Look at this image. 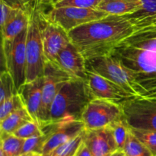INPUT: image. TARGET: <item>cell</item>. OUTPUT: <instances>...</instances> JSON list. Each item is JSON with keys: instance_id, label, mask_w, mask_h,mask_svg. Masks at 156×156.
Wrapping results in <instances>:
<instances>
[{"instance_id": "cell-1", "label": "cell", "mask_w": 156, "mask_h": 156, "mask_svg": "<svg viewBox=\"0 0 156 156\" xmlns=\"http://www.w3.org/2000/svg\"><path fill=\"white\" fill-rule=\"evenodd\" d=\"M111 55L132 75L144 97L156 98V25L136 30Z\"/></svg>"}, {"instance_id": "cell-2", "label": "cell", "mask_w": 156, "mask_h": 156, "mask_svg": "<svg viewBox=\"0 0 156 156\" xmlns=\"http://www.w3.org/2000/svg\"><path fill=\"white\" fill-rule=\"evenodd\" d=\"M136 31L125 15H108L68 32L71 42L85 59L107 56Z\"/></svg>"}, {"instance_id": "cell-3", "label": "cell", "mask_w": 156, "mask_h": 156, "mask_svg": "<svg viewBox=\"0 0 156 156\" xmlns=\"http://www.w3.org/2000/svg\"><path fill=\"white\" fill-rule=\"evenodd\" d=\"M93 99L86 81L72 79L62 86L53 100L50 123L81 120L85 107Z\"/></svg>"}, {"instance_id": "cell-4", "label": "cell", "mask_w": 156, "mask_h": 156, "mask_svg": "<svg viewBox=\"0 0 156 156\" xmlns=\"http://www.w3.org/2000/svg\"><path fill=\"white\" fill-rule=\"evenodd\" d=\"M43 5L33 0L30 6V20L26 39L27 73L26 82H31L44 76L46 59L42 39Z\"/></svg>"}, {"instance_id": "cell-5", "label": "cell", "mask_w": 156, "mask_h": 156, "mask_svg": "<svg viewBox=\"0 0 156 156\" xmlns=\"http://www.w3.org/2000/svg\"><path fill=\"white\" fill-rule=\"evenodd\" d=\"M87 69L94 72L120 85L128 93L136 97H144L143 90L129 72L110 55L86 59Z\"/></svg>"}, {"instance_id": "cell-6", "label": "cell", "mask_w": 156, "mask_h": 156, "mask_svg": "<svg viewBox=\"0 0 156 156\" xmlns=\"http://www.w3.org/2000/svg\"><path fill=\"white\" fill-rule=\"evenodd\" d=\"M27 27L18 36L11 40H3L2 42L5 69L11 74L16 88L19 89L26 82L27 54L26 39Z\"/></svg>"}, {"instance_id": "cell-7", "label": "cell", "mask_w": 156, "mask_h": 156, "mask_svg": "<svg viewBox=\"0 0 156 156\" xmlns=\"http://www.w3.org/2000/svg\"><path fill=\"white\" fill-rule=\"evenodd\" d=\"M121 108L129 128L156 131V98H134Z\"/></svg>"}, {"instance_id": "cell-8", "label": "cell", "mask_w": 156, "mask_h": 156, "mask_svg": "<svg viewBox=\"0 0 156 156\" xmlns=\"http://www.w3.org/2000/svg\"><path fill=\"white\" fill-rule=\"evenodd\" d=\"M44 86L42 94V106H41L40 125L50 123V109L53 100L59 90L64 85L74 78L66 73L57 64L46 60L44 73Z\"/></svg>"}, {"instance_id": "cell-9", "label": "cell", "mask_w": 156, "mask_h": 156, "mask_svg": "<svg viewBox=\"0 0 156 156\" xmlns=\"http://www.w3.org/2000/svg\"><path fill=\"white\" fill-rule=\"evenodd\" d=\"M123 117L120 105L103 99L94 98L87 105L81 117L86 130L99 129Z\"/></svg>"}, {"instance_id": "cell-10", "label": "cell", "mask_w": 156, "mask_h": 156, "mask_svg": "<svg viewBox=\"0 0 156 156\" xmlns=\"http://www.w3.org/2000/svg\"><path fill=\"white\" fill-rule=\"evenodd\" d=\"M107 15H108V13L97 9L75 6L52 7L51 10L46 13L47 18L59 24L67 32L90 21L101 19Z\"/></svg>"}, {"instance_id": "cell-11", "label": "cell", "mask_w": 156, "mask_h": 156, "mask_svg": "<svg viewBox=\"0 0 156 156\" xmlns=\"http://www.w3.org/2000/svg\"><path fill=\"white\" fill-rule=\"evenodd\" d=\"M41 128L44 134L47 135L43 147L42 155L44 156L48 155L55 149L78 136L85 130V125L81 120L49 123Z\"/></svg>"}, {"instance_id": "cell-12", "label": "cell", "mask_w": 156, "mask_h": 156, "mask_svg": "<svg viewBox=\"0 0 156 156\" xmlns=\"http://www.w3.org/2000/svg\"><path fill=\"white\" fill-rule=\"evenodd\" d=\"M86 83L94 98L103 99L120 105L136 98L109 79L88 70Z\"/></svg>"}, {"instance_id": "cell-13", "label": "cell", "mask_w": 156, "mask_h": 156, "mask_svg": "<svg viewBox=\"0 0 156 156\" xmlns=\"http://www.w3.org/2000/svg\"><path fill=\"white\" fill-rule=\"evenodd\" d=\"M41 30L46 60L56 64L59 52L71 41L68 32L59 24L47 18L44 12L42 15Z\"/></svg>"}, {"instance_id": "cell-14", "label": "cell", "mask_w": 156, "mask_h": 156, "mask_svg": "<svg viewBox=\"0 0 156 156\" xmlns=\"http://www.w3.org/2000/svg\"><path fill=\"white\" fill-rule=\"evenodd\" d=\"M56 64L74 79L86 81V59L71 41L59 52Z\"/></svg>"}, {"instance_id": "cell-15", "label": "cell", "mask_w": 156, "mask_h": 156, "mask_svg": "<svg viewBox=\"0 0 156 156\" xmlns=\"http://www.w3.org/2000/svg\"><path fill=\"white\" fill-rule=\"evenodd\" d=\"M83 142L87 145L93 156H110L117 150L110 126L93 130L85 129Z\"/></svg>"}, {"instance_id": "cell-16", "label": "cell", "mask_w": 156, "mask_h": 156, "mask_svg": "<svg viewBox=\"0 0 156 156\" xmlns=\"http://www.w3.org/2000/svg\"><path fill=\"white\" fill-rule=\"evenodd\" d=\"M44 86V77L37 78L35 80L25 82L18 89L24 103L30 115L34 120L40 123L41 106H42V94Z\"/></svg>"}, {"instance_id": "cell-17", "label": "cell", "mask_w": 156, "mask_h": 156, "mask_svg": "<svg viewBox=\"0 0 156 156\" xmlns=\"http://www.w3.org/2000/svg\"><path fill=\"white\" fill-rule=\"evenodd\" d=\"M138 10L125 15L132 23L136 30L156 25V0H132Z\"/></svg>"}, {"instance_id": "cell-18", "label": "cell", "mask_w": 156, "mask_h": 156, "mask_svg": "<svg viewBox=\"0 0 156 156\" xmlns=\"http://www.w3.org/2000/svg\"><path fill=\"white\" fill-rule=\"evenodd\" d=\"M33 0L30 2L27 7L18 10V12L11 18L10 21L5 24V26L1 29L2 37L3 40L13 39L24 29L27 28L30 20V6Z\"/></svg>"}, {"instance_id": "cell-19", "label": "cell", "mask_w": 156, "mask_h": 156, "mask_svg": "<svg viewBox=\"0 0 156 156\" xmlns=\"http://www.w3.org/2000/svg\"><path fill=\"white\" fill-rule=\"evenodd\" d=\"M30 120H34L28 113L25 107L21 108L0 120L1 133L12 134L22 125Z\"/></svg>"}, {"instance_id": "cell-20", "label": "cell", "mask_w": 156, "mask_h": 156, "mask_svg": "<svg viewBox=\"0 0 156 156\" xmlns=\"http://www.w3.org/2000/svg\"><path fill=\"white\" fill-rule=\"evenodd\" d=\"M108 15H127L138 10V6L132 0H103L97 7Z\"/></svg>"}, {"instance_id": "cell-21", "label": "cell", "mask_w": 156, "mask_h": 156, "mask_svg": "<svg viewBox=\"0 0 156 156\" xmlns=\"http://www.w3.org/2000/svg\"><path fill=\"white\" fill-rule=\"evenodd\" d=\"M24 140L9 133H1L0 156L21 155Z\"/></svg>"}, {"instance_id": "cell-22", "label": "cell", "mask_w": 156, "mask_h": 156, "mask_svg": "<svg viewBox=\"0 0 156 156\" xmlns=\"http://www.w3.org/2000/svg\"><path fill=\"white\" fill-rule=\"evenodd\" d=\"M126 156H153L147 147L130 131L123 149Z\"/></svg>"}, {"instance_id": "cell-23", "label": "cell", "mask_w": 156, "mask_h": 156, "mask_svg": "<svg viewBox=\"0 0 156 156\" xmlns=\"http://www.w3.org/2000/svg\"><path fill=\"white\" fill-rule=\"evenodd\" d=\"M109 126L112 131L117 149L123 150L125 143L127 140L128 136L130 133V129H129V126L123 117L120 120L111 123Z\"/></svg>"}, {"instance_id": "cell-24", "label": "cell", "mask_w": 156, "mask_h": 156, "mask_svg": "<svg viewBox=\"0 0 156 156\" xmlns=\"http://www.w3.org/2000/svg\"><path fill=\"white\" fill-rule=\"evenodd\" d=\"M17 94L18 91L12 76L6 69L2 71L0 76V103Z\"/></svg>"}, {"instance_id": "cell-25", "label": "cell", "mask_w": 156, "mask_h": 156, "mask_svg": "<svg viewBox=\"0 0 156 156\" xmlns=\"http://www.w3.org/2000/svg\"><path fill=\"white\" fill-rule=\"evenodd\" d=\"M85 131L84 130L78 136L59 146L45 156H69L76 155V151L83 142Z\"/></svg>"}, {"instance_id": "cell-26", "label": "cell", "mask_w": 156, "mask_h": 156, "mask_svg": "<svg viewBox=\"0 0 156 156\" xmlns=\"http://www.w3.org/2000/svg\"><path fill=\"white\" fill-rule=\"evenodd\" d=\"M47 138V134H43L24 140L22 150H21V155H29V154L42 155L43 147Z\"/></svg>"}, {"instance_id": "cell-27", "label": "cell", "mask_w": 156, "mask_h": 156, "mask_svg": "<svg viewBox=\"0 0 156 156\" xmlns=\"http://www.w3.org/2000/svg\"><path fill=\"white\" fill-rule=\"evenodd\" d=\"M130 129L132 133L149 149L153 156H156V131Z\"/></svg>"}, {"instance_id": "cell-28", "label": "cell", "mask_w": 156, "mask_h": 156, "mask_svg": "<svg viewBox=\"0 0 156 156\" xmlns=\"http://www.w3.org/2000/svg\"><path fill=\"white\" fill-rule=\"evenodd\" d=\"M24 107V103L19 94L6 99L0 103V120H2L12 112Z\"/></svg>"}, {"instance_id": "cell-29", "label": "cell", "mask_w": 156, "mask_h": 156, "mask_svg": "<svg viewBox=\"0 0 156 156\" xmlns=\"http://www.w3.org/2000/svg\"><path fill=\"white\" fill-rule=\"evenodd\" d=\"M13 134L19 138L26 140V139L30 138L35 136L43 135L44 133H43L41 125L37 121L30 120L18 128Z\"/></svg>"}, {"instance_id": "cell-30", "label": "cell", "mask_w": 156, "mask_h": 156, "mask_svg": "<svg viewBox=\"0 0 156 156\" xmlns=\"http://www.w3.org/2000/svg\"><path fill=\"white\" fill-rule=\"evenodd\" d=\"M103 0H61L52 7H63V6H75L80 8L97 9Z\"/></svg>"}, {"instance_id": "cell-31", "label": "cell", "mask_w": 156, "mask_h": 156, "mask_svg": "<svg viewBox=\"0 0 156 156\" xmlns=\"http://www.w3.org/2000/svg\"><path fill=\"white\" fill-rule=\"evenodd\" d=\"M20 9H21L14 7V6L11 5L9 3L3 1V0H1V21H0V27H1V29H2L5 26V24L10 21L11 18Z\"/></svg>"}, {"instance_id": "cell-32", "label": "cell", "mask_w": 156, "mask_h": 156, "mask_svg": "<svg viewBox=\"0 0 156 156\" xmlns=\"http://www.w3.org/2000/svg\"><path fill=\"white\" fill-rule=\"evenodd\" d=\"M75 156H93L91 154V151L88 149L87 145L85 144L84 142H82V144L79 147L76 152V155Z\"/></svg>"}, {"instance_id": "cell-33", "label": "cell", "mask_w": 156, "mask_h": 156, "mask_svg": "<svg viewBox=\"0 0 156 156\" xmlns=\"http://www.w3.org/2000/svg\"><path fill=\"white\" fill-rule=\"evenodd\" d=\"M39 3H41L43 5H50L53 6V5L56 4L58 2L61 1V0H37Z\"/></svg>"}, {"instance_id": "cell-34", "label": "cell", "mask_w": 156, "mask_h": 156, "mask_svg": "<svg viewBox=\"0 0 156 156\" xmlns=\"http://www.w3.org/2000/svg\"><path fill=\"white\" fill-rule=\"evenodd\" d=\"M110 156H126V155H125L124 152H123V150H119V149H117V150H116L115 152H113V153Z\"/></svg>"}, {"instance_id": "cell-35", "label": "cell", "mask_w": 156, "mask_h": 156, "mask_svg": "<svg viewBox=\"0 0 156 156\" xmlns=\"http://www.w3.org/2000/svg\"><path fill=\"white\" fill-rule=\"evenodd\" d=\"M23 156H44V155H41V154H29V155H25Z\"/></svg>"}, {"instance_id": "cell-36", "label": "cell", "mask_w": 156, "mask_h": 156, "mask_svg": "<svg viewBox=\"0 0 156 156\" xmlns=\"http://www.w3.org/2000/svg\"><path fill=\"white\" fill-rule=\"evenodd\" d=\"M76 155H69V156H75Z\"/></svg>"}, {"instance_id": "cell-37", "label": "cell", "mask_w": 156, "mask_h": 156, "mask_svg": "<svg viewBox=\"0 0 156 156\" xmlns=\"http://www.w3.org/2000/svg\"><path fill=\"white\" fill-rule=\"evenodd\" d=\"M20 156H23V155H20Z\"/></svg>"}]
</instances>
